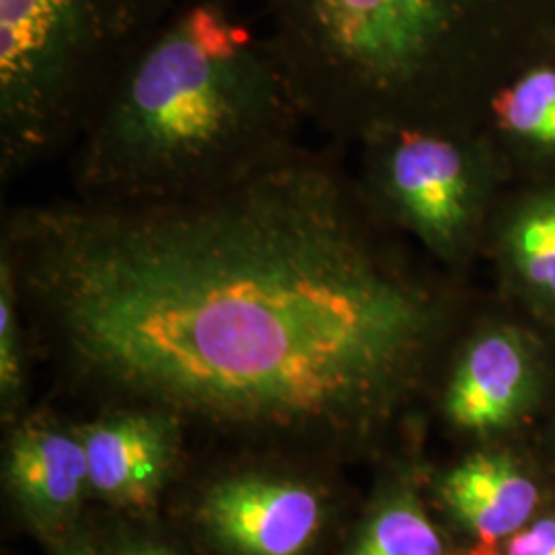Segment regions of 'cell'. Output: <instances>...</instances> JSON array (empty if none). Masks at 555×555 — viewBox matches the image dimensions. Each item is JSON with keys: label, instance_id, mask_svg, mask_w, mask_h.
Masks as SVG:
<instances>
[{"label": "cell", "instance_id": "cell-17", "mask_svg": "<svg viewBox=\"0 0 555 555\" xmlns=\"http://www.w3.org/2000/svg\"><path fill=\"white\" fill-rule=\"evenodd\" d=\"M128 555H173L169 554V552H163V550H157V547H142V550H137V552H132V554Z\"/></svg>", "mask_w": 555, "mask_h": 555}, {"label": "cell", "instance_id": "cell-12", "mask_svg": "<svg viewBox=\"0 0 555 555\" xmlns=\"http://www.w3.org/2000/svg\"><path fill=\"white\" fill-rule=\"evenodd\" d=\"M494 114L511 134L555 149V66H535L500 91Z\"/></svg>", "mask_w": 555, "mask_h": 555}, {"label": "cell", "instance_id": "cell-4", "mask_svg": "<svg viewBox=\"0 0 555 555\" xmlns=\"http://www.w3.org/2000/svg\"><path fill=\"white\" fill-rule=\"evenodd\" d=\"M169 0H0V176L70 151L116 64Z\"/></svg>", "mask_w": 555, "mask_h": 555}, {"label": "cell", "instance_id": "cell-14", "mask_svg": "<svg viewBox=\"0 0 555 555\" xmlns=\"http://www.w3.org/2000/svg\"><path fill=\"white\" fill-rule=\"evenodd\" d=\"M20 286L13 270L0 259V391L13 403L25 380V339L21 325Z\"/></svg>", "mask_w": 555, "mask_h": 555}, {"label": "cell", "instance_id": "cell-5", "mask_svg": "<svg viewBox=\"0 0 555 555\" xmlns=\"http://www.w3.org/2000/svg\"><path fill=\"white\" fill-rule=\"evenodd\" d=\"M373 192L428 247L455 256L476 212V165L467 149L437 126H408L377 134Z\"/></svg>", "mask_w": 555, "mask_h": 555}, {"label": "cell", "instance_id": "cell-16", "mask_svg": "<svg viewBox=\"0 0 555 555\" xmlns=\"http://www.w3.org/2000/svg\"><path fill=\"white\" fill-rule=\"evenodd\" d=\"M62 555H95V552L82 543H77V545H70Z\"/></svg>", "mask_w": 555, "mask_h": 555}, {"label": "cell", "instance_id": "cell-9", "mask_svg": "<svg viewBox=\"0 0 555 555\" xmlns=\"http://www.w3.org/2000/svg\"><path fill=\"white\" fill-rule=\"evenodd\" d=\"M440 494L481 545H494L535 518V479L506 453H477L442 479Z\"/></svg>", "mask_w": 555, "mask_h": 555}, {"label": "cell", "instance_id": "cell-7", "mask_svg": "<svg viewBox=\"0 0 555 555\" xmlns=\"http://www.w3.org/2000/svg\"><path fill=\"white\" fill-rule=\"evenodd\" d=\"M533 391L535 366L525 339L511 330H492L463 352L444 408L461 430L498 433L522 416Z\"/></svg>", "mask_w": 555, "mask_h": 555}, {"label": "cell", "instance_id": "cell-3", "mask_svg": "<svg viewBox=\"0 0 555 555\" xmlns=\"http://www.w3.org/2000/svg\"><path fill=\"white\" fill-rule=\"evenodd\" d=\"M502 0H261L263 29L319 132L391 130L393 103L440 79Z\"/></svg>", "mask_w": 555, "mask_h": 555}, {"label": "cell", "instance_id": "cell-15", "mask_svg": "<svg viewBox=\"0 0 555 555\" xmlns=\"http://www.w3.org/2000/svg\"><path fill=\"white\" fill-rule=\"evenodd\" d=\"M465 555H555V515L537 516L494 545L477 543Z\"/></svg>", "mask_w": 555, "mask_h": 555}, {"label": "cell", "instance_id": "cell-1", "mask_svg": "<svg viewBox=\"0 0 555 555\" xmlns=\"http://www.w3.org/2000/svg\"><path fill=\"white\" fill-rule=\"evenodd\" d=\"M0 259L85 377L224 424L369 422L440 323L430 291L375 247L336 160L307 144L192 198L13 208Z\"/></svg>", "mask_w": 555, "mask_h": 555}, {"label": "cell", "instance_id": "cell-2", "mask_svg": "<svg viewBox=\"0 0 555 555\" xmlns=\"http://www.w3.org/2000/svg\"><path fill=\"white\" fill-rule=\"evenodd\" d=\"M305 105L238 0H169L121 56L70 151V196L137 204L208 194L305 146Z\"/></svg>", "mask_w": 555, "mask_h": 555}, {"label": "cell", "instance_id": "cell-10", "mask_svg": "<svg viewBox=\"0 0 555 555\" xmlns=\"http://www.w3.org/2000/svg\"><path fill=\"white\" fill-rule=\"evenodd\" d=\"M9 481L38 522H62L79 508L91 486L82 438L41 424L23 428L11 447Z\"/></svg>", "mask_w": 555, "mask_h": 555}, {"label": "cell", "instance_id": "cell-6", "mask_svg": "<svg viewBox=\"0 0 555 555\" xmlns=\"http://www.w3.org/2000/svg\"><path fill=\"white\" fill-rule=\"evenodd\" d=\"M208 529L241 555H300L318 535L323 508L305 486L233 479L204 502Z\"/></svg>", "mask_w": 555, "mask_h": 555}, {"label": "cell", "instance_id": "cell-13", "mask_svg": "<svg viewBox=\"0 0 555 555\" xmlns=\"http://www.w3.org/2000/svg\"><path fill=\"white\" fill-rule=\"evenodd\" d=\"M513 256L525 282L555 302V198L529 208L516 222Z\"/></svg>", "mask_w": 555, "mask_h": 555}, {"label": "cell", "instance_id": "cell-8", "mask_svg": "<svg viewBox=\"0 0 555 555\" xmlns=\"http://www.w3.org/2000/svg\"><path fill=\"white\" fill-rule=\"evenodd\" d=\"M173 435L163 412L109 417L85 430L91 488L121 506L151 504L173 461Z\"/></svg>", "mask_w": 555, "mask_h": 555}, {"label": "cell", "instance_id": "cell-11", "mask_svg": "<svg viewBox=\"0 0 555 555\" xmlns=\"http://www.w3.org/2000/svg\"><path fill=\"white\" fill-rule=\"evenodd\" d=\"M352 555H444V547L416 498L399 494L369 520Z\"/></svg>", "mask_w": 555, "mask_h": 555}]
</instances>
